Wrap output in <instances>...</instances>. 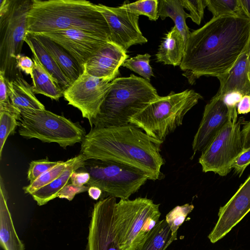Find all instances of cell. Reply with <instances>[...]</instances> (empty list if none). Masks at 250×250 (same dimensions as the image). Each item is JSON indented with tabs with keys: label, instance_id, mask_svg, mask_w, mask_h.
I'll use <instances>...</instances> for the list:
<instances>
[{
	"label": "cell",
	"instance_id": "obj_1",
	"mask_svg": "<svg viewBox=\"0 0 250 250\" xmlns=\"http://www.w3.org/2000/svg\"><path fill=\"white\" fill-rule=\"evenodd\" d=\"M250 41V19L222 15L213 18L188 38L180 65L191 84L202 76L223 75Z\"/></svg>",
	"mask_w": 250,
	"mask_h": 250
},
{
	"label": "cell",
	"instance_id": "obj_2",
	"mask_svg": "<svg viewBox=\"0 0 250 250\" xmlns=\"http://www.w3.org/2000/svg\"><path fill=\"white\" fill-rule=\"evenodd\" d=\"M162 143L131 124L119 126L92 127L81 143V153L87 159L110 161L135 168L148 180L163 178L165 163Z\"/></svg>",
	"mask_w": 250,
	"mask_h": 250
},
{
	"label": "cell",
	"instance_id": "obj_3",
	"mask_svg": "<svg viewBox=\"0 0 250 250\" xmlns=\"http://www.w3.org/2000/svg\"><path fill=\"white\" fill-rule=\"evenodd\" d=\"M27 22V33L75 28L97 34L110 41L106 20L97 9L95 4L89 1L32 0Z\"/></svg>",
	"mask_w": 250,
	"mask_h": 250
},
{
	"label": "cell",
	"instance_id": "obj_4",
	"mask_svg": "<svg viewBox=\"0 0 250 250\" xmlns=\"http://www.w3.org/2000/svg\"><path fill=\"white\" fill-rule=\"evenodd\" d=\"M149 82L132 74L127 77L113 80L92 122V127L119 126L129 124L133 116L159 96Z\"/></svg>",
	"mask_w": 250,
	"mask_h": 250
},
{
	"label": "cell",
	"instance_id": "obj_5",
	"mask_svg": "<svg viewBox=\"0 0 250 250\" xmlns=\"http://www.w3.org/2000/svg\"><path fill=\"white\" fill-rule=\"evenodd\" d=\"M203 97L192 89L159 96L133 116L129 123L162 144L183 124L184 116Z\"/></svg>",
	"mask_w": 250,
	"mask_h": 250
},
{
	"label": "cell",
	"instance_id": "obj_6",
	"mask_svg": "<svg viewBox=\"0 0 250 250\" xmlns=\"http://www.w3.org/2000/svg\"><path fill=\"white\" fill-rule=\"evenodd\" d=\"M32 0H0V71L11 81L23 76L17 67L27 33V16Z\"/></svg>",
	"mask_w": 250,
	"mask_h": 250
},
{
	"label": "cell",
	"instance_id": "obj_7",
	"mask_svg": "<svg viewBox=\"0 0 250 250\" xmlns=\"http://www.w3.org/2000/svg\"><path fill=\"white\" fill-rule=\"evenodd\" d=\"M19 133L43 143H56L63 148L82 143L86 135L79 122L45 109H26L21 112Z\"/></svg>",
	"mask_w": 250,
	"mask_h": 250
},
{
	"label": "cell",
	"instance_id": "obj_8",
	"mask_svg": "<svg viewBox=\"0 0 250 250\" xmlns=\"http://www.w3.org/2000/svg\"><path fill=\"white\" fill-rule=\"evenodd\" d=\"M159 206L146 197L116 203L115 225L122 250L137 248L159 221Z\"/></svg>",
	"mask_w": 250,
	"mask_h": 250
},
{
	"label": "cell",
	"instance_id": "obj_9",
	"mask_svg": "<svg viewBox=\"0 0 250 250\" xmlns=\"http://www.w3.org/2000/svg\"><path fill=\"white\" fill-rule=\"evenodd\" d=\"M79 169L90 174L86 185L100 188L106 197L128 199L148 180L135 168L110 161L87 159Z\"/></svg>",
	"mask_w": 250,
	"mask_h": 250
},
{
	"label": "cell",
	"instance_id": "obj_10",
	"mask_svg": "<svg viewBox=\"0 0 250 250\" xmlns=\"http://www.w3.org/2000/svg\"><path fill=\"white\" fill-rule=\"evenodd\" d=\"M243 123V117L236 123L229 121L202 152L199 163L203 172L212 171L225 176L231 171L232 163L244 151L241 137Z\"/></svg>",
	"mask_w": 250,
	"mask_h": 250
},
{
	"label": "cell",
	"instance_id": "obj_11",
	"mask_svg": "<svg viewBox=\"0 0 250 250\" xmlns=\"http://www.w3.org/2000/svg\"><path fill=\"white\" fill-rule=\"evenodd\" d=\"M111 82L93 77L83 70L80 76L64 91L63 97L68 104L81 111L92 127V122L99 113Z\"/></svg>",
	"mask_w": 250,
	"mask_h": 250
},
{
	"label": "cell",
	"instance_id": "obj_12",
	"mask_svg": "<svg viewBox=\"0 0 250 250\" xmlns=\"http://www.w3.org/2000/svg\"><path fill=\"white\" fill-rule=\"evenodd\" d=\"M116 198L108 196L94 204L86 250H122L115 225Z\"/></svg>",
	"mask_w": 250,
	"mask_h": 250
},
{
	"label": "cell",
	"instance_id": "obj_13",
	"mask_svg": "<svg viewBox=\"0 0 250 250\" xmlns=\"http://www.w3.org/2000/svg\"><path fill=\"white\" fill-rule=\"evenodd\" d=\"M108 24L110 41L127 52L132 45L147 42L138 24L139 16L122 7H110L95 4Z\"/></svg>",
	"mask_w": 250,
	"mask_h": 250
},
{
	"label": "cell",
	"instance_id": "obj_14",
	"mask_svg": "<svg viewBox=\"0 0 250 250\" xmlns=\"http://www.w3.org/2000/svg\"><path fill=\"white\" fill-rule=\"evenodd\" d=\"M39 34L50 39L64 48L83 68L95 52L106 42H110L97 34L75 28Z\"/></svg>",
	"mask_w": 250,
	"mask_h": 250
},
{
	"label": "cell",
	"instance_id": "obj_15",
	"mask_svg": "<svg viewBox=\"0 0 250 250\" xmlns=\"http://www.w3.org/2000/svg\"><path fill=\"white\" fill-rule=\"evenodd\" d=\"M230 119L224 97L216 94L206 105L203 118L192 144L193 152L204 151Z\"/></svg>",
	"mask_w": 250,
	"mask_h": 250
},
{
	"label": "cell",
	"instance_id": "obj_16",
	"mask_svg": "<svg viewBox=\"0 0 250 250\" xmlns=\"http://www.w3.org/2000/svg\"><path fill=\"white\" fill-rule=\"evenodd\" d=\"M250 211V175L218 212V219L208 236L214 243L224 237Z\"/></svg>",
	"mask_w": 250,
	"mask_h": 250
},
{
	"label": "cell",
	"instance_id": "obj_17",
	"mask_svg": "<svg viewBox=\"0 0 250 250\" xmlns=\"http://www.w3.org/2000/svg\"><path fill=\"white\" fill-rule=\"evenodd\" d=\"M129 56L122 48L107 42L95 52L83 68L89 75L109 82L119 74V68Z\"/></svg>",
	"mask_w": 250,
	"mask_h": 250
},
{
	"label": "cell",
	"instance_id": "obj_18",
	"mask_svg": "<svg viewBox=\"0 0 250 250\" xmlns=\"http://www.w3.org/2000/svg\"><path fill=\"white\" fill-rule=\"evenodd\" d=\"M250 41L229 70L217 78L220 87L216 94L225 97L232 93L250 96Z\"/></svg>",
	"mask_w": 250,
	"mask_h": 250
},
{
	"label": "cell",
	"instance_id": "obj_19",
	"mask_svg": "<svg viewBox=\"0 0 250 250\" xmlns=\"http://www.w3.org/2000/svg\"><path fill=\"white\" fill-rule=\"evenodd\" d=\"M32 34L54 59L71 84L74 83L83 73V68L74 58L60 45L42 35Z\"/></svg>",
	"mask_w": 250,
	"mask_h": 250
},
{
	"label": "cell",
	"instance_id": "obj_20",
	"mask_svg": "<svg viewBox=\"0 0 250 250\" xmlns=\"http://www.w3.org/2000/svg\"><path fill=\"white\" fill-rule=\"evenodd\" d=\"M86 160L81 153L75 156L74 160L59 177L33 192L31 196L37 204L44 205L57 197L59 193L68 184L73 172L82 167Z\"/></svg>",
	"mask_w": 250,
	"mask_h": 250
},
{
	"label": "cell",
	"instance_id": "obj_21",
	"mask_svg": "<svg viewBox=\"0 0 250 250\" xmlns=\"http://www.w3.org/2000/svg\"><path fill=\"white\" fill-rule=\"evenodd\" d=\"M24 42L28 45L33 56L64 91L71 84L54 59L32 34L27 33Z\"/></svg>",
	"mask_w": 250,
	"mask_h": 250
},
{
	"label": "cell",
	"instance_id": "obj_22",
	"mask_svg": "<svg viewBox=\"0 0 250 250\" xmlns=\"http://www.w3.org/2000/svg\"><path fill=\"white\" fill-rule=\"evenodd\" d=\"M185 48L184 40L178 29L174 26L163 38L156 54V61L164 64L180 66L184 56Z\"/></svg>",
	"mask_w": 250,
	"mask_h": 250
},
{
	"label": "cell",
	"instance_id": "obj_23",
	"mask_svg": "<svg viewBox=\"0 0 250 250\" xmlns=\"http://www.w3.org/2000/svg\"><path fill=\"white\" fill-rule=\"evenodd\" d=\"M8 96L12 105L20 112L26 109H45L44 105L36 98L32 86L23 76L7 82Z\"/></svg>",
	"mask_w": 250,
	"mask_h": 250
},
{
	"label": "cell",
	"instance_id": "obj_24",
	"mask_svg": "<svg viewBox=\"0 0 250 250\" xmlns=\"http://www.w3.org/2000/svg\"><path fill=\"white\" fill-rule=\"evenodd\" d=\"M0 178V244L3 250H24L15 229Z\"/></svg>",
	"mask_w": 250,
	"mask_h": 250
},
{
	"label": "cell",
	"instance_id": "obj_25",
	"mask_svg": "<svg viewBox=\"0 0 250 250\" xmlns=\"http://www.w3.org/2000/svg\"><path fill=\"white\" fill-rule=\"evenodd\" d=\"M32 59L34 62L32 76L31 77L34 93L42 94L51 99L58 101L61 97L63 96V89L42 66L35 57L33 56Z\"/></svg>",
	"mask_w": 250,
	"mask_h": 250
},
{
	"label": "cell",
	"instance_id": "obj_26",
	"mask_svg": "<svg viewBox=\"0 0 250 250\" xmlns=\"http://www.w3.org/2000/svg\"><path fill=\"white\" fill-rule=\"evenodd\" d=\"M177 236L172 235L166 219L159 221L135 250H166Z\"/></svg>",
	"mask_w": 250,
	"mask_h": 250
},
{
	"label": "cell",
	"instance_id": "obj_27",
	"mask_svg": "<svg viewBox=\"0 0 250 250\" xmlns=\"http://www.w3.org/2000/svg\"><path fill=\"white\" fill-rule=\"evenodd\" d=\"M74 159L75 157L65 162L61 161L59 164L50 168L34 182L24 187V192L31 195L35 191L49 184L59 177Z\"/></svg>",
	"mask_w": 250,
	"mask_h": 250
},
{
	"label": "cell",
	"instance_id": "obj_28",
	"mask_svg": "<svg viewBox=\"0 0 250 250\" xmlns=\"http://www.w3.org/2000/svg\"><path fill=\"white\" fill-rule=\"evenodd\" d=\"M206 1L213 18L222 15L246 16L241 10L239 0H206Z\"/></svg>",
	"mask_w": 250,
	"mask_h": 250
},
{
	"label": "cell",
	"instance_id": "obj_29",
	"mask_svg": "<svg viewBox=\"0 0 250 250\" xmlns=\"http://www.w3.org/2000/svg\"><path fill=\"white\" fill-rule=\"evenodd\" d=\"M150 57L151 56L148 53L139 54L126 60L122 66L134 71L150 82L151 77L154 76L149 64Z\"/></svg>",
	"mask_w": 250,
	"mask_h": 250
},
{
	"label": "cell",
	"instance_id": "obj_30",
	"mask_svg": "<svg viewBox=\"0 0 250 250\" xmlns=\"http://www.w3.org/2000/svg\"><path fill=\"white\" fill-rule=\"evenodd\" d=\"M134 14L144 15L151 21H156L158 16V0H139L130 3H124L121 5Z\"/></svg>",
	"mask_w": 250,
	"mask_h": 250
},
{
	"label": "cell",
	"instance_id": "obj_31",
	"mask_svg": "<svg viewBox=\"0 0 250 250\" xmlns=\"http://www.w3.org/2000/svg\"><path fill=\"white\" fill-rule=\"evenodd\" d=\"M20 125L16 117L8 111L0 110V158L6 140L10 135H13Z\"/></svg>",
	"mask_w": 250,
	"mask_h": 250
},
{
	"label": "cell",
	"instance_id": "obj_32",
	"mask_svg": "<svg viewBox=\"0 0 250 250\" xmlns=\"http://www.w3.org/2000/svg\"><path fill=\"white\" fill-rule=\"evenodd\" d=\"M193 208V205L186 204L183 206H176L167 214L165 219L170 229L172 235L177 236L178 229Z\"/></svg>",
	"mask_w": 250,
	"mask_h": 250
},
{
	"label": "cell",
	"instance_id": "obj_33",
	"mask_svg": "<svg viewBox=\"0 0 250 250\" xmlns=\"http://www.w3.org/2000/svg\"><path fill=\"white\" fill-rule=\"evenodd\" d=\"M183 10L184 8L181 0H158V16L162 20L169 17L174 21Z\"/></svg>",
	"mask_w": 250,
	"mask_h": 250
},
{
	"label": "cell",
	"instance_id": "obj_34",
	"mask_svg": "<svg viewBox=\"0 0 250 250\" xmlns=\"http://www.w3.org/2000/svg\"><path fill=\"white\" fill-rule=\"evenodd\" d=\"M60 162L61 161H50L47 157L41 160L32 161L29 164L27 172V179L30 181V183H32L42 174Z\"/></svg>",
	"mask_w": 250,
	"mask_h": 250
},
{
	"label": "cell",
	"instance_id": "obj_35",
	"mask_svg": "<svg viewBox=\"0 0 250 250\" xmlns=\"http://www.w3.org/2000/svg\"><path fill=\"white\" fill-rule=\"evenodd\" d=\"M7 80L4 73L0 71V110H5L14 115L19 121L20 111L11 104L8 96Z\"/></svg>",
	"mask_w": 250,
	"mask_h": 250
},
{
	"label": "cell",
	"instance_id": "obj_36",
	"mask_svg": "<svg viewBox=\"0 0 250 250\" xmlns=\"http://www.w3.org/2000/svg\"><path fill=\"white\" fill-rule=\"evenodd\" d=\"M184 8L189 11V18L200 25L204 17V9L207 7L206 0H181Z\"/></svg>",
	"mask_w": 250,
	"mask_h": 250
},
{
	"label": "cell",
	"instance_id": "obj_37",
	"mask_svg": "<svg viewBox=\"0 0 250 250\" xmlns=\"http://www.w3.org/2000/svg\"><path fill=\"white\" fill-rule=\"evenodd\" d=\"M89 188L87 185L77 186L71 183L68 184L59 193L57 197L71 201L76 194L87 191Z\"/></svg>",
	"mask_w": 250,
	"mask_h": 250
},
{
	"label": "cell",
	"instance_id": "obj_38",
	"mask_svg": "<svg viewBox=\"0 0 250 250\" xmlns=\"http://www.w3.org/2000/svg\"><path fill=\"white\" fill-rule=\"evenodd\" d=\"M250 164V148L244 150L234 160L231 168L240 177L246 168Z\"/></svg>",
	"mask_w": 250,
	"mask_h": 250
},
{
	"label": "cell",
	"instance_id": "obj_39",
	"mask_svg": "<svg viewBox=\"0 0 250 250\" xmlns=\"http://www.w3.org/2000/svg\"><path fill=\"white\" fill-rule=\"evenodd\" d=\"M16 60L18 69L31 77L34 66L33 60L28 56L21 54L16 57Z\"/></svg>",
	"mask_w": 250,
	"mask_h": 250
},
{
	"label": "cell",
	"instance_id": "obj_40",
	"mask_svg": "<svg viewBox=\"0 0 250 250\" xmlns=\"http://www.w3.org/2000/svg\"><path fill=\"white\" fill-rule=\"evenodd\" d=\"M90 178V176L88 172L80 170L73 172L70 177V180L71 184L77 186H82L86 185Z\"/></svg>",
	"mask_w": 250,
	"mask_h": 250
},
{
	"label": "cell",
	"instance_id": "obj_41",
	"mask_svg": "<svg viewBox=\"0 0 250 250\" xmlns=\"http://www.w3.org/2000/svg\"><path fill=\"white\" fill-rule=\"evenodd\" d=\"M241 137L244 150L250 148V121L244 123Z\"/></svg>",
	"mask_w": 250,
	"mask_h": 250
},
{
	"label": "cell",
	"instance_id": "obj_42",
	"mask_svg": "<svg viewBox=\"0 0 250 250\" xmlns=\"http://www.w3.org/2000/svg\"><path fill=\"white\" fill-rule=\"evenodd\" d=\"M237 111L239 114H246L250 112V96H244L237 106Z\"/></svg>",
	"mask_w": 250,
	"mask_h": 250
},
{
	"label": "cell",
	"instance_id": "obj_43",
	"mask_svg": "<svg viewBox=\"0 0 250 250\" xmlns=\"http://www.w3.org/2000/svg\"><path fill=\"white\" fill-rule=\"evenodd\" d=\"M87 191L89 196L95 200H97L103 193L102 190L96 186L89 187Z\"/></svg>",
	"mask_w": 250,
	"mask_h": 250
},
{
	"label": "cell",
	"instance_id": "obj_44",
	"mask_svg": "<svg viewBox=\"0 0 250 250\" xmlns=\"http://www.w3.org/2000/svg\"><path fill=\"white\" fill-rule=\"evenodd\" d=\"M244 14L250 19V0H239Z\"/></svg>",
	"mask_w": 250,
	"mask_h": 250
},
{
	"label": "cell",
	"instance_id": "obj_45",
	"mask_svg": "<svg viewBox=\"0 0 250 250\" xmlns=\"http://www.w3.org/2000/svg\"></svg>",
	"mask_w": 250,
	"mask_h": 250
}]
</instances>
